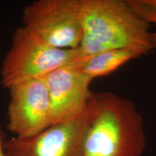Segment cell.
Instances as JSON below:
<instances>
[{"label": "cell", "mask_w": 156, "mask_h": 156, "mask_svg": "<svg viewBox=\"0 0 156 156\" xmlns=\"http://www.w3.org/2000/svg\"><path fill=\"white\" fill-rule=\"evenodd\" d=\"M82 59L112 49H153L149 25L123 0H81Z\"/></svg>", "instance_id": "1"}, {"label": "cell", "mask_w": 156, "mask_h": 156, "mask_svg": "<svg viewBox=\"0 0 156 156\" xmlns=\"http://www.w3.org/2000/svg\"><path fill=\"white\" fill-rule=\"evenodd\" d=\"M93 101L82 156H142L145 132L134 103L111 92L94 94Z\"/></svg>", "instance_id": "2"}, {"label": "cell", "mask_w": 156, "mask_h": 156, "mask_svg": "<svg viewBox=\"0 0 156 156\" xmlns=\"http://www.w3.org/2000/svg\"><path fill=\"white\" fill-rule=\"evenodd\" d=\"M80 60L78 48H55L23 26L19 27L12 35L11 46L2 64L1 83L8 89L22 82L45 77L54 70Z\"/></svg>", "instance_id": "3"}, {"label": "cell", "mask_w": 156, "mask_h": 156, "mask_svg": "<svg viewBox=\"0 0 156 156\" xmlns=\"http://www.w3.org/2000/svg\"><path fill=\"white\" fill-rule=\"evenodd\" d=\"M22 26L55 48L75 49L81 42V0H37L23 11Z\"/></svg>", "instance_id": "4"}, {"label": "cell", "mask_w": 156, "mask_h": 156, "mask_svg": "<svg viewBox=\"0 0 156 156\" xmlns=\"http://www.w3.org/2000/svg\"><path fill=\"white\" fill-rule=\"evenodd\" d=\"M93 111V95L85 112L77 118L53 124L30 137L12 136L5 140L6 156H82Z\"/></svg>", "instance_id": "5"}, {"label": "cell", "mask_w": 156, "mask_h": 156, "mask_svg": "<svg viewBox=\"0 0 156 156\" xmlns=\"http://www.w3.org/2000/svg\"><path fill=\"white\" fill-rule=\"evenodd\" d=\"M7 129L18 138L36 135L52 125L49 96L44 77L8 88Z\"/></svg>", "instance_id": "6"}, {"label": "cell", "mask_w": 156, "mask_h": 156, "mask_svg": "<svg viewBox=\"0 0 156 156\" xmlns=\"http://www.w3.org/2000/svg\"><path fill=\"white\" fill-rule=\"evenodd\" d=\"M44 78L49 96L52 125L73 119L85 112L93 95L90 90L93 79L75 64L54 70Z\"/></svg>", "instance_id": "7"}, {"label": "cell", "mask_w": 156, "mask_h": 156, "mask_svg": "<svg viewBox=\"0 0 156 156\" xmlns=\"http://www.w3.org/2000/svg\"><path fill=\"white\" fill-rule=\"evenodd\" d=\"M142 54L129 49L105 51L75 64L78 69L92 79L108 75L129 60Z\"/></svg>", "instance_id": "8"}, {"label": "cell", "mask_w": 156, "mask_h": 156, "mask_svg": "<svg viewBox=\"0 0 156 156\" xmlns=\"http://www.w3.org/2000/svg\"><path fill=\"white\" fill-rule=\"evenodd\" d=\"M134 11L149 25H155L156 28V0H128ZM152 41L156 48V29L152 33Z\"/></svg>", "instance_id": "9"}, {"label": "cell", "mask_w": 156, "mask_h": 156, "mask_svg": "<svg viewBox=\"0 0 156 156\" xmlns=\"http://www.w3.org/2000/svg\"><path fill=\"white\" fill-rule=\"evenodd\" d=\"M5 140H4V134L2 132V126L0 124V156H6L5 147H4V143Z\"/></svg>", "instance_id": "10"}]
</instances>
